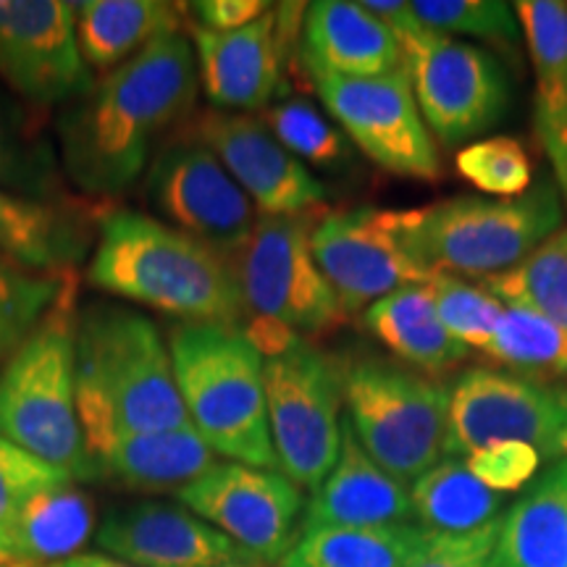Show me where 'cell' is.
Segmentation results:
<instances>
[{
  "instance_id": "f35d334b",
  "label": "cell",
  "mask_w": 567,
  "mask_h": 567,
  "mask_svg": "<svg viewBox=\"0 0 567 567\" xmlns=\"http://www.w3.org/2000/svg\"><path fill=\"white\" fill-rule=\"evenodd\" d=\"M66 481H74L66 471L0 439V544L27 502Z\"/></svg>"
},
{
  "instance_id": "836d02e7",
  "label": "cell",
  "mask_w": 567,
  "mask_h": 567,
  "mask_svg": "<svg viewBox=\"0 0 567 567\" xmlns=\"http://www.w3.org/2000/svg\"><path fill=\"white\" fill-rule=\"evenodd\" d=\"M80 274L42 276L0 255V365L24 342L61 289Z\"/></svg>"
},
{
  "instance_id": "52a82bcc",
  "label": "cell",
  "mask_w": 567,
  "mask_h": 567,
  "mask_svg": "<svg viewBox=\"0 0 567 567\" xmlns=\"http://www.w3.org/2000/svg\"><path fill=\"white\" fill-rule=\"evenodd\" d=\"M363 9L394 34L431 137L457 147L499 124L509 103V82L492 53L431 32L405 0H365Z\"/></svg>"
},
{
  "instance_id": "7dc6e473",
  "label": "cell",
  "mask_w": 567,
  "mask_h": 567,
  "mask_svg": "<svg viewBox=\"0 0 567 567\" xmlns=\"http://www.w3.org/2000/svg\"><path fill=\"white\" fill-rule=\"evenodd\" d=\"M45 567H66V563H61V565H45Z\"/></svg>"
},
{
  "instance_id": "e0dca14e",
  "label": "cell",
  "mask_w": 567,
  "mask_h": 567,
  "mask_svg": "<svg viewBox=\"0 0 567 567\" xmlns=\"http://www.w3.org/2000/svg\"><path fill=\"white\" fill-rule=\"evenodd\" d=\"M308 3H279L237 32L193 27L197 82L213 109L264 111L279 95Z\"/></svg>"
},
{
  "instance_id": "f546056e",
  "label": "cell",
  "mask_w": 567,
  "mask_h": 567,
  "mask_svg": "<svg viewBox=\"0 0 567 567\" xmlns=\"http://www.w3.org/2000/svg\"><path fill=\"white\" fill-rule=\"evenodd\" d=\"M425 536L421 523L302 530L281 567H405Z\"/></svg>"
},
{
  "instance_id": "277c9868",
  "label": "cell",
  "mask_w": 567,
  "mask_h": 567,
  "mask_svg": "<svg viewBox=\"0 0 567 567\" xmlns=\"http://www.w3.org/2000/svg\"><path fill=\"white\" fill-rule=\"evenodd\" d=\"M76 289L80 276L0 365V439L82 484L95 471L76 410Z\"/></svg>"
},
{
  "instance_id": "60d3db41",
  "label": "cell",
  "mask_w": 567,
  "mask_h": 567,
  "mask_svg": "<svg viewBox=\"0 0 567 567\" xmlns=\"http://www.w3.org/2000/svg\"><path fill=\"white\" fill-rule=\"evenodd\" d=\"M502 517L471 534H431L405 567H488L499 538Z\"/></svg>"
},
{
  "instance_id": "2e32d148",
  "label": "cell",
  "mask_w": 567,
  "mask_h": 567,
  "mask_svg": "<svg viewBox=\"0 0 567 567\" xmlns=\"http://www.w3.org/2000/svg\"><path fill=\"white\" fill-rule=\"evenodd\" d=\"M0 82L38 111L80 101L92 87L71 3L0 0Z\"/></svg>"
},
{
  "instance_id": "83f0119b",
  "label": "cell",
  "mask_w": 567,
  "mask_h": 567,
  "mask_svg": "<svg viewBox=\"0 0 567 567\" xmlns=\"http://www.w3.org/2000/svg\"><path fill=\"white\" fill-rule=\"evenodd\" d=\"M363 323L394 358L425 373H442L471 352L439 321L429 281L405 284L375 300L363 313Z\"/></svg>"
},
{
  "instance_id": "5bb4252c",
  "label": "cell",
  "mask_w": 567,
  "mask_h": 567,
  "mask_svg": "<svg viewBox=\"0 0 567 567\" xmlns=\"http://www.w3.org/2000/svg\"><path fill=\"white\" fill-rule=\"evenodd\" d=\"M310 243L316 264L334 289L344 316L365 313L394 289L431 281L436 274L410 250L402 231V210L326 213L316 221Z\"/></svg>"
},
{
  "instance_id": "cb8c5ba5",
  "label": "cell",
  "mask_w": 567,
  "mask_h": 567,
  "mask_svg": "<svg viewBox=\"0 0 567 567\" xmlns=\"http://www.w3.org/2000/svg\"><path fill=\"white\" fill-rule=\"evenodd\" d=\"M534 66V124L567 210V3L520 0L513 6Z\"/></svg>"
},
{
  "instance_id": "4316f807",
  "label": "cell",
  "mask_w": 567,
  "mask_h": 567,
  "mask_svg": "<svg viewBox=\"0 0 567 567\" xmlns=\"http://www.w3.org/2000/svg\"><path fill=\"white\" fill-rule=\"evenodd\" d=\"M499 567H567V457L555 460L502 517Z\"/></svg>"
},
{
  "instance_id": "4fadbf2b",
  "label": "cell",
  "mask_w": 567,
  "mask_h": 567,
  "mask_svg": "<svg viewBox=\"0 0 567 567\" xmlns=\"http://www.w3.org/2000/svg\"><path fill=\"white\" fill-rule=\"evenodd\" d=\"M176 499L239 544L258 565L281 563L302 530V488L279 471L218 460Z\"/></svg>"
},
{
  "instance_id": "6da1fadb",
  "label": "cell",
  "mask_w": 567,
  "mask_h": 567,
  "mask_svg": "<svg viewBox=\"0 0 567 567\" xmlns=\"http://www.w3.org/2000/svg\"><path fill=\"white\" fill-rule=\"evenodd\" d=\"M193 40L172 34L92 82L59 122L63 172L92 197L122 195L197 103Z\"/></svg>"
},
{
  "instance_id": "c3c4849f",
  "label": "cell",
  "mask_w": 567,
  "mask_h": 567,
  "mask_svg": "<svg viewBox=\"0 0 567 567\" xmlns=\"http://www.w3.org/2000/svg\"><path fill=\"white\" fill-rule=\"evenodd\" d=\"M488 567H499V565H494V563H488Z\"/></svg>"
},
{
  "instance_id": "8992f818",
  "label": "cell",
  "mask_w": 567,
  "mask_h": 567,
  "mask_svg": "<svg viewBox=\"0 0 567 567\" xmlns=\"http://www.w3.org/2000/svg\"><path fill=\"white\" fill-rule=\"evenodd\" d=\"M555 182H538L520 197H450L421 210H402V231L431 271L499 276L520 266L565 224Z\"/></svg>"
},
{
  "instance_id": "603a6c76",
  "label": "cell",
  "mask_w": 567,
  "mask_h": 567,
  "mask_svg": "<svg viewBox=\"0 0 567 567\" xmlns=\"http://www.w3.org/2000/svg\"><path fill=\"white\" fill-rule=\"evenodd\" d=\"M95 481L134 494H179L218 463L195 429L113 436L90 446Z\"/></svg>"
},
{
  "instance_id": "d6986e66",
  "label": "cell",
  "mask_w": 567,
  "mask_h": 567,
  "mask_svg": "<svg viewBox=\"0 0 567 567\" xmlns=\"http://www.w3.org/2000/svg\"><path fill=\"white\" fill-rule=\"evenodd\" d=\"M95 544L103 555L134 567L258 565L239 544L197 517L193 509L158 499L111 509L97 526Z\"/></svg>"
},
{
  "instance_id": "ee69618b",
  "label": "cell",
  "mask_w": 567,
  "mask_h": 567,
  "mask_svg": "<svg viewBox=\"0 0 567 567\" xmlns=\"http://www.w3.org/2000/svg\"><path fill=\"white\" fill-rule=\"evenodd\" d=\"M221 567H271V565H252V563H229V565H221Z\"/></svg>"
},
{
  "instance_id": "74e56055",
  "label": "cell",
  "mask_w": 567,
  "mask_h": 567,
  "mask_svg": "<svg viewBox=\"0 0 567 567\" xmlns=\"http://www.w3.org/2000/svg\"><path fill=\"white\" fill-rule=\"evenodd\" d=\"M457 172L492 197H520L530 189V161L513 137H488L457 153Z\"/></svg>"
},
{
  "instance_id": "8d00e7d4",
  "label": "cell",
  "mask_w": 567,
  "mask_h": 567,
  "mask_svg": "<svg viewBox=\"0 0 567 567\" xmlns=\"http://www.w3.org/2000/svg\"><path fill=\"white\" fill-rule=\"evenodd\" d=\"M260 122L297 161L331 168L347 158L344 132L302 97H287V101L268 105Z\"/></svg>"
},
{
  "instance_id": "44dd1931",
  "label": "cell",
  "mask_w": 567,
  "mask_h": 567,
  "mask_svg": "<svg viewBox=\"0 0 567 567\" xmlns=\"http://www.w3.org/2000/svg\"><path fill=\"white\" fill-rule=\"evenodd\" d=\"M300 55L310 80H365L402 69L394 34L352 0L308 3Z\"/></svg>"
},
{
  "instance_id": "484cf974",
  "label": "cell",
  "mask_w": 567,
  "mask_h": 567,
  "mask_svg": "<svg viewBox=\"0 0 567 567\" xmlns=\"http://www.w3.org/2000/svg\"><path fill=\"white\" fill-rule=\"evenodd\" d=\"M95 499L82 484L66 481L27 502L3 536V549L11 563L32 567L61 565L82 555L97 534Z\"/></svg>"
},
{
  "instance_id": "ffe728a7",
  "label": "cell",
  "mask_w": 567,
  "mask_h": 567,
  "mask_svg": "<svg viewBox=\"0 0 567 567\" xmlns=\"http://www.w3.org/2000/svg\"><path fill=\"white\" fill-rule=\"evenodd\" d=\"M392 523H415L410 486L371 460L344 415L342 452L329 478L316 488L310 502H305L302 530L371 528Z\"/></svg>"
},
{
  "instance_id": "f1b7e54d",
  "label": "cell",
  "mask_w": 567,
  "mask_h": 567,
  "mask_svg": "<svg viewBox=\"0 0 567 567\" xmlns=\"http://www.w3.org/2000/svg\"><path fill=\"white\" fill-rule=\"evenodd\" d=\"M61 166L40 111L0 87V189L38 200H71Z\"/></svg>"
},
{
  "instance_id": "d4e9b609",
  "label": "cell",
  "mask_w": 567,
  "mask_h": 567,
  "mask_svg": "<svg viewBox=\"0 0 567 567\" xmlns=\"http://www.w3.org/2000/svg\"><path fill=\"white\" fill-rule=\"evenodd\" d=\"M187 6L163 0H84L71 3L76 42L84 63L95 71L118 69L153 42L182 32Z\"/></svg>"
},
{
  "instance_id": "e575fe53",
  "label": "cell",
  "mask_w": 567,
  "mask_h": 567,
  "mask_svg": "<svg viewBox=\"0 0 567 567\" xmlns=\"http://www.w3.org/2000/svg\"><path fill=\"white\" fill-rule=\"evenodd\" d=\"M410 6L423 27L444 38H473L499 48H517L523 40L515 9L502 0H413Z\"/></svg>"
},
{
  "instance_id": "ab89813d",
  "label": "cell",
  "mask_w": 567,
  "mask_h": 567,
  "mask_svg": "<svg viewBox=\"0 0 567 567\" xmlns=\"http://www.w3.org/2000/svg\"><path fill=\"white\" fill-rule=\"evenodd\" d=\"M542 463L544 460L538 457V452L520 442L488 444L465 457V465L471 467L473 476L496 494L520 492L523 486L530 484Z\"/></svg>"
},
{
  "instance_id": "30bf717a",
  "label": "cell",
  "mask_w": 567,
  "mask_h": 567,
  "mask_svg": "<svg viewBox=\"0 0 567 567\" xmlns=\"http://www.w3.org/2000/svg\"><path fill=\"white\" fill-rule=\"evenodd\" d=\"M318 216H260L239 258L234 260L243 287L247 321H266L310 339L344 321L334 289L313 255Z\"/></svg>"
},
{
  "instance_id": "d6a6232c",
  "label": "cell",
  "mask_w": 567,
  "mask_h": 567,
  "mask_svg": "<svg viewBox=\"0 0 567 567\" xmlns=\"http://www.w3.org/2000/svg\"><path fill=\"white\" fill-rule=\"evenodd\" d=\"M484 287L496 300L536 310L567 329V221L513 271L484 279Z\"/></svg>"
},
{
  "instance_id": "ba28073f",
  "label": "cell",
  "mask_w": 567,
  "mask_h": 567,
  "mask_svg": "<svg viewBox=\"0 0 567 567\" xmlns=\"http://www.w3.org/2000/svg\"><path fill=\"white\" fill-rule=\"evenodd\" d=\"M342 396L358 442L402 484L413 486L446 457L452 386L368 358L342 368Z\"/></svg>"
},
{
  "instance_id": "7c38bea8",
  "label": "cell",
  "mask_w": 567,
  "mask_h": 567,
  "mask_svg": "<svg viewBox=\"0 0 567 567\" xmlns=\"http://www.w3.org/2000/svg\"><path fill=\"white\" fill-rule=\"evenodd\" d=\"M182 137V134H176ZM147 203L197 243L237 260L250 243L258 213L221 161L193 137L163 142L147 168Z\"/></svg>"
},
{
  "instance_id": "9c48e42d",
  "label": "cell",
  "mask_w": 567,
  "mask_h": 567,
  "mask_svg": "<svg viewBox=\"0 0 567 567\" xmlns=\"http://www.w3.org/2000/svg\"><path fill=\"white\" fill-rule=\"evenodd\" d=\"M264 386L279 473L316 492L342 452V368L310 339L292 337L264 358Z\"/></svg>"
},
{
  "instance_id": "f6af8a7d",
  "label": "cell",
  "mask_w": 567,
  "mask_h": 567,
  "mask_svg": "<svg viewBox=\"0 0 567 567\" xmlns=\"http://www.w3.org/2000/svg\"><path fill=\"white\" fill-rule=\"evenodd\" d=\"M3 563H11V557H9V555H6L3 544H0V565H3Z\"/></svg>"
},
{
  "instance_id": "d590c367",
  "label": "cell",
  "mask_w": 567,
  "mask_h": 567,
  "mask_svg": "<svg viewBox=\"0 0 567 567\" xmlns=\"http://www.w3.org/2000/svg\"><path fill=\"white\" fill-rule=\"evenodd\" d=\"M429 284L431 292H434L436 316L444 323V329L467 350L486 352L505 302L496 300L486 287H478L463 276L446 271H436Z\"/></svg>"
},
{
  "instance_id": "7bdbcfd3",
  "label": "cell",
  "mask_w": 567,
  "mask_h": 567,
  "mask_svg": "<svg viewBox=\"0 0 567 567\" xmlns=\"http://www.w3.org/2000/svg\"><path fill=\"white\" fill-rule=\"evenodd\" d=\"M66 567H134L130 563H122V559L103 555V551H82L74 559H69Z\"/></svg>"
},
{
  "instance_id": "1f68e13d",
  "label": "cell",
  "mask_w": 567,
  "mask_h": 567,
  "mask_svg": "<svg viewBox=\"0 0 567 567\" xmlns=\"http://www.w3.org/2000/svg\"><path fill=\"white\" fill-rule=\"evenodd\" d=\"M486 354L530 379L567 381V329L536 310L505 305Z\"/></svg>"
},
{
  "instance_id": "bcb514c9",
  "label": "cell",
  "mask_w": 567,
  "mask_h": 567,
  "mask_svg": "<svg viewBox=\"0 0 567 567\" xmlns=\"http://www.w3.org/2000/svg\"><path fill=\"white\" fill-rule=\"evenodd\" d=\"M0 567H32V565H24V563H3Z\"/></svg>"
},
{
  "instance_id": "7402d4cb",
  "label": "cell",
  "mask_w": 567,
  "mask_h": 567,
  "mask_svg": "<svg viewBox=\"0 0 567 567\" xmlns=\"http://www.w3.org/2000/svg\"><path fill=\"white\" fill-rule=\"evenodd\" d=\"M103 216L76 200H38L0 189V255L42 276L76 274L90 250L92 221Z\"/></svg>"
},
{
  "instance_id": "ac0fdd59",
  "label": "cell",
  "mask_w": 567,
  "mask_h": 567,
  "mask_svg": "<svg viewBox=\"0 0 567 567\" xmlns=\"http://www.w3.org/2000/svg\"><path fill=\"white\" fill-rule=\"evenodd\" d=\"M187 137L221 161L260 216H302L326 200L323 184L250 113L205 111L187 124Z\"/></svg>"
},
{
  "instance_id": "4dcf8cb0",
  "label": "cell",
  "mask_w": 567,
  "mask_h": 567,
  "mask_svg": "<svg viewBox=\"0 0 567 567\" xmlns=\"http://www.w3.org/2000/svg\"><path fill=\"white\" fill-rule=\"evenodd\" d=\"M415 523L431 534H471L499 520L505 494L473 476L460 457H444L410 486Z\"/></svg>"
},
{
  "instance_id": "3957f363",
  "label": "cell",
  "mask_w": 567,
  "mask_h": 567,
  "mask_svg": "<svg viewBox=\"0 0 567 567\" xmlns=\"http://www.w3.org/2000/svg\"><path fill=\"white\" fill-rule=\"evenodd\" d=\"M87 279L103 292L161 310L179 323L229 329L247 323L234 260L145 213H105Z\"/></svg>"
},
{
  "instance_id": "9a60e30c",
  "label": "cell",
  "mask_w": 567,
  "mask_h": 567,
  "mask_svg": "<svg viewBox=\"0 0 567 567\" xmlns=\"http://www.w3.org/2000/svg\"><path fill=\"white\" fill-rule=\"evenodd\" d=\"M316 92L344 137L389 174L434 182L442 174L405 69L365 80H316Z\"/></svg>"
},
{
  "instance_id": "7a4b0ae2",
  "label": "cell",
  "mask_w": 567,
  "mask_h": 567,
  "mask_svg": "<svg viewBox=\"0 0 567 567\" xmlns=\"http://www.w3.org/2000/svg\"><path fill=\"white\" fill-rule=\"evenodd\" d=\"M76 410L84 442L193 429L168 342L151 318L95 302L76 316Z\"/></svg>"
},
{
  "instance_id": "b9f144b4",
  "label": "cell",
  "mask_w": 567,
  "mask_h": 567,
  "mask_svg": "<svg viewBox=\"0 0 567 567\" xmlns=\"http://www.w3.org/2000/svg\"><path fill=\"white\" fill-rule=\"evenodd\" d=\"M197 19L195 27L208 32H237L274 9L266 0H200L187 6Z\"/></svg>"
},
{
  "instance_id": "5b68a950",
  "label": "cell",
  "mask_w": 567,
  "mask_h": 567,
  "mask_svg": "<svg viewBox=\"0 0 567 567\" xmlns=\"http://www.w3.org/2000/svg\"><path fill=\"white\" fill-rule=\"evenodd\" d=\"M168 352L184 410L203 442L231 463L279 471L268 429L264 354L245 331L176 323Z\"/></svg>"
},
{
  "instance_id": "8fae6325",
  "label": "cell",
  "mask_w": 567,
  "mask_h": 567,
  "mask_svg": "<svg viewBox=\"0 0 567 567\" xmlns=\"http://www.w3.org/2000/svg\"><path fill=\"white\" fill-rule=\"evenodd\" d=\"M520 442L542 460L567 457V386L530 375L473 368L452 386L446 457Z\"/></svg>"
}]
</instances>
